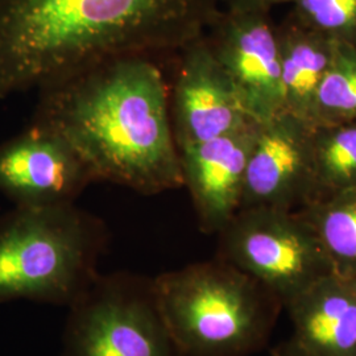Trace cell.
<instances>
[{
    "label": "cell",
    "instance_id": "6da1fadb",
    "mask_svg": "<svg viewBox=\"0 0 356 356\" xmlns=\"http://www.w3.org/2000/svg\"><path fill=\"white\" fill-rule=\"evenodd\" d=\"M220 0H0V99L103 61L173 56Z\"/></svg>",
    "mask_w": 356,
    "mask_h": 356
},
{
    "label": "cell",
    "instance_id": "7a4b0ae2",
    "mask_svg": "<svg viewBox=\"0 0 356 356\" xmlns=\"http://www.w3.org/2000/svg\"><path fill=\"white\" fill-rule=\"evenodd\" d=\"M169 98L156 57H118L38 90L32 122L60 134L95 182L157 195L184 188Z\"/></svg>",
    "mask_w": 356,
    "mask_h": 356
},
{
    "label": "cell",
    "instance_id": "3957f363",
    "mask_svg": "<svg viewBox=\"0 0 356 356\" xmlns=\"http://www.w3.org/2000/svg\"><path fill=\"white\" fill-rule=\"evenodd\" d=\"M179 356H252L269 344L284 306L260 282L214 257L152 279Z\"/></svg>",
    "mask_w": 356,
    "mask_h": 356
},
{
    "label": "cell",
    "instance_id": "277c9868",
    "mask_svg": "<svg viewBox=\"0 0 356 356\" xmlns=\"http://www.w3.org/2000/svg\"><path fill=\"white\" fill-rule=\"evenodd\" d=\"M108 238L76 204L15 206L0 218V304L73 305L99 277Z\"/></svg>",
    "mask_w": 356,
    "mask_h": 356
},
{
    "label": "cell",
    "instance_id": "5b68a950",
    "mask_svg": "<svg viewBox=\"0 0 356 356\" xmlns=\"http://www.w3.org/2000/svg\"><path fill=\"white\" fill-rule=\"evenodd\" d=\"M216 257L241 269L285 307L334 272L312 225L300 211L241 209L218 234Z\"/></svg>",
    "mask_w": 356,
    "mask_h": 356
},
{
    "label": "cell",
    "instance_id": "8992f818",
    "mask_svg": "<svg viewBox=\"0 0 356 356\" xmlns=\"http://www.w3.org/2000/svg\"><path fill=\"white\" fill-rule=\"evenodd\" d=\"M67 310L61 356H179L149 277L101 273Z\"/></svg>",
    "mask_w": 356,
    "mask_h": 356
},
{
    "label": "cell",
    "instance_id": "52a82bcc",
    "mask_svg": "<svg viewBox=\"0 0 356 356\" xmlns=\"http://www.w3.org/2000/svg\"><path fill=\"white\" fill-rule=\"evenodd\" d=\"M211 51L254 122L285 113L277 24L270 13L222 8L204 31Z\"/></svg>",
    "mask_w": 356,
    "mask_h": 356
},
{
    "label": "cell",
    "instance_id": "ba28073f",
    "mask_svg": "<svg viewBox=\"0 0 356 356\" xmlns=\"http://www.w3.org/2000/svg\"><path fill=\"white\" fill-rule=\"evenodd\" d=\"M176 56L177 67L175 81L169 85V99L178 149L229 135L254 123L204 32Z\"/></svg>",
    "mask_w": 356,
    "mask_h": 356
},
{
    "label": "cell",
    "instance_id": "9c48e42d",
    "mask_svg": "<svg viewBox=\"0 0 356 356\" xmlns=\"http://www.w3.org/2000/svg\"><path fill=\"white\" fill-rule=\"evenodd\" d=\"M92 182L74 148L51 128L32 122L0 143V193L15 206L76 204Z\"/></svg>",
    "mask_w": 356,
    "mask_h": 356
},
{
    "label": "cell",
    "instance_id": "30bf717a",
    "mask_svg": "<svg viewBox=\"0 0 356 356\" xmlns=\"http://www.w3.org/2000/svg\"><path fill=\"white\" fill-rule=\"evenodd\" d=\"M313 127L289 113L257 123L241 209L298 211L312 201Z\"/></svg>",
    "mask_w": 356,
    "mask_h": 356
},
{
    "label": "cell",
    "instance_id": "8fae6325",
    "mask_svg": "<svg viewBox=\"0 0 356 356\" xmlns=\"http://www.w3.org/2000/svg\"><path fill=\"white\" fill-rule=\"evenodd\" d=\"M257 123L178 149L184 188L189 191L198 227L206 235H216L241 210Z\"/></svg>",
    "mask_w": 356,
    "mask_h": 356
},
{
    "label": "cell",
    "instance_id": "7c38bea8",
    "mask_svg": "<svg viewBox=\"0 0 356 356\" xmlns=\"http://www.w3.org/2000/svg\"><path fill=\"white\" fill-rule=\"evenodd\" d=\"M289 337L272 356H356V291L338 273L317 281L285 307Z\"/></svg>",
    "mask_w": 356,
    "mask_h": 356
},
{
    "label": "cell",
    "instance_id": "4fadbf2b",
    "mask_svg": "<svg viewBox=\"0 0 356 356\" xmlns=\"http://www.w3.org/2000/svg\"><path fill=\"white\" fill-rule=\"evenodd\" d=\"M284 111L313 126L314 106L335 44L289 15L277 24Z\"/></svg>",
    "mask_w": 356,
    "mask_h": 356
},
{
    "label": "cell",
    "instance_id": "5bb4252c",
    "mask_svg": "<svg viewBox=\"0 0 356 356\" xmlns=\"http://www.w3.org/2000/svg\"><path fill=\"white\" fill-rule=\"evenodd\" d=\"M298 211L316 231L334 272L356 279V188L314 201Z\"/></svg>",
    "mask_w": 356,
    "mask_h": 356
},
{
    "label": "cell",
    "instance_id": "9a60e30c",
    "mask_svg": "<svg viewBox=\"0 0 356 356\" xmlns=\"http://www.w3.org/2000/svg\"><path fill=\"white\" fill-rule=\"evenodd\" d=\"M312 145L313 197L309 204L356 188V119L314 126Z\"/></svg>",
    "mask_w": 356,
    "mask_h": 356
},
{
    "label": "cell",
    "instance_id": "2e32d148",
    "mask_svg": "<svg viewBox=\"0 0 356 356\" xmlns=\"http://www.w3.org/2000/svg\"><path fill=\"white\" fill-rule=\"evenodd\" d=\"M356 119V45L335 44L314 106L313 126Z\"/></svg>",
    "mask_w": 356,
    "mask_h": 356
},
{
    "label": "cell",
    "instance_id": "e0dca14e",
    "mask_svg": "<svg viewBox=\"0 0 356 356\" xmlns=\"http://www.w3.org/2000/svg\"><path fill=\"white\" fill-rule=\"evenodd\" d=\"M291 16L334 42L356 45V0H292Z\"/></svg>",
    "mask_w": 356,
    "mask_h": 356
},
{
    "label": "cell",
    "instance_id": "ac0fdd59",
    "mask_svg": "<svg viewBox=\"0 0 356 356\" xmlns=\"http://www.w3.org/2000/svg\"><path fill=\"white\" fill-rule=\"evenodd\" d=\"M291 1L292 0H220V7L231 11L270 13L275 7Z\"/></svg>",
    "mask_w": 356,
    "mask_h": 356
},
{
    "label": "cell",
    "instance_id": "d6986e66",
    "mask_svg": "<svg viewBox=\"0 0 356 356\" xmlns=\"http://www.w3.org/2000/svg\"><path fill=\"white\" fill-rule=\"evenodd\" d=\"M353 280V282H354V286H355V291H356V279H351Z\"/></svg>",
    "mask_w": 356,
    "mask_h": 356
}]
</instances>
